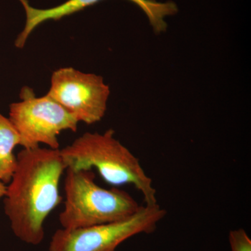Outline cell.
Instances as JSON below:
<instances>
[{
	"mask_svg": "<svg viewBox=\"0 0 251 251\" xmlns=\"http://www.w3.org/2000/svg\"><path fill=\"white\" fill-rule=\"evenodd\" d=\"M24 7L26 14V23L24 29L16 39L15 45L22 49L25 45L28 37L33 31L41 24L46 21H59L66 16L75 14L97 4L102 0H68L63 4L50 8L40 9L32 7L28 0H19ZM134 3L143 10L148 16L149 21L156 34L165 31L167 23L164 18L173 16L177 13L178 9L173 1L158 2L156 0H128Z\"/></svg>",
	"mask_w": 251,
	"mask_h": 251,
	"instance_id": "52a82bcc",
	"label": "cell"
},
{
	"mask_svg": "<svg viewBox=\"0 0 251 251\" xmlns=\"http://www.w3.org/2000/svg\"><path fill=\"white\" fill-rule=\"evenodd\" d=\"M110 93L101 76L64 67L52 73L47 95L77 121L90 125L103 119Z\"/></svg>",
	"mask_w": 251,
	"mask_h": 251,
	"instance_id": "8992f818",
	"label": "cell"
},
{
	"mask_svg": "<svg viewBox=\"0 0 251 251\" xmlns=\"http://www.w3.org/2000/svg\"><path fill=\"white\" fill-rule=\"evenodd\" d=\"M4 200V212L16 237L37 246L45 236L44 223L62 202L61 178L67 169L60 150L23 149Z\"/></svg>",
	"mask_w": 251,
	"mask_h": 251,
	"instance_id": "6da1fadb",
	"label": "cell"
},
{
	"mask_svg": "<svg viewBox=\"0 0 251 251\" xmlns=\"http://www.w3.org/2000/svg\"><path fill=\"white\" fill-rule=\"evenodd\" d=\"M166 214L158 203L145 204L130 217L117 222L58 229L51 238L49 251H116L130 238L152 233Z\"/></svg>",
	"mask_w": 251,
	"mask_h": 251,
	"instance_id": "277c9868",
	"label": "cell"
},
{
	"mask_svg": "<svg viewBox=\"0 0 251 251\" xmlns=\"http://www.w3.org/2000/svg\"><path fill=\"white\" fill-rule=\"evenodd\" d=\"M21 136L9 118L0 113V181L9 184L16 169V146L21 145Z\"/></svg>",
	"mask_w": 251,
	"mask_h": 251,
	"instance_id": "ba28073f",
	"label": "cell"
},
{
	"mask_svg": "<svg viewBox=\"0 0 251 251\" xmlns=\"http://www.w3.org/2000/svg\"><path fill=\"white\" fill-rule=\"evenodd\" d=\"M20 98L21 101L10 105L9 119L21 136L23 149L44 144L58 150L61 132L76 131L77 119L47 94L37 97L32 89L25 87Z\"/></svg>",
	"mask_w": 251,
	"mask_h": 251,
	"instance_id": "5b68a950",
	"label": "cell"
},
{
	"mask_svg": "<svg viewBox=\"0 0 251 251\" xmlns=\"http://www.w3.org/2000/svg\"><path fill=\"white\" fill-rule=\"evenodd\" d=\"M67 168H96L104 181L113 186L133 185L141 193L145 204H157L156 188L140 160L115 138L112 129L103 133L87 132L60 150Z\"/></svg>",
	"mask_w": 251,
	"mask_h": 251,
	"instance_id": "7a4b0ae2",
	"label": "cell"
},
{
	"mask_svg": "<svg viewBox=\"0 0 251 251\" xmlns=\"http://www.w3.org/2000/svg\"><path fill=\"white\" fill-rule=\"evenodd\" d=\"M65 172V201L59 216L62 228L117 222L130 217L140 208L129 193L99 186L92 170L67 168Z\"/></svg>",
	"mask_w": 251,
	"mask_h": 251,
	"instance_id": "3957f363",
	"label": "cell"
},
{
	"mask_svg": "<svg viewBox=\"0 0 251 251\" xmlns=\"http://www.w3.org/2000/svg\"><path fill=\"white\" fill-rule=\"evenodd\" d=\"M228 239L231 251H251V239L245 229H232Z\"/></svg>",
	"mask_w": 251,
	"mask_h": 251,
	"instance_id": "9c48e42d",
	"label": "cell"
},
{
	"mask_svg": "<svg viewBox=\"0 0 251 251\" xmlns=\"http://www.w3.org/2000/svg\"><path fill=\"white\" fill-rule=\"evenodd\" d=\"M6 191V185L2 181H0V200L4 198Z\"/></svg>",
	"mask_w": 251,
	"mask_h": 251,
	"instance_id": "30bf717a",
	"label": "cell"
}]
</instances>
